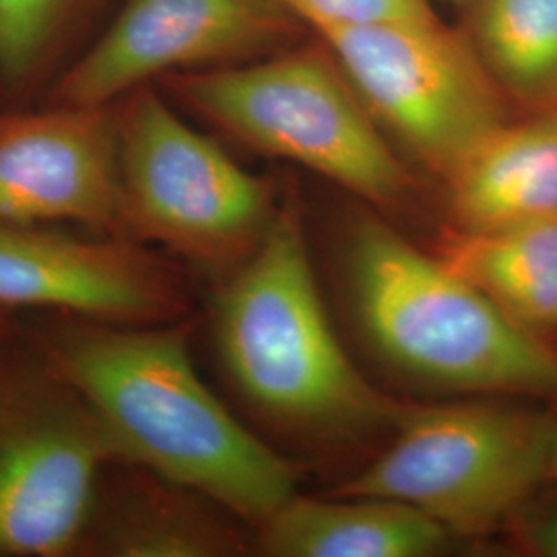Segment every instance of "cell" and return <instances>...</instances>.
<instances>
[{
  "label": "cell",
  "mask_w": 557,
  "mask_h": 557,
  "mask_svg": "<svg viewBox=\"0 0 557 557\" xmlns=\"http://www.w3.org/2000/svg\"><path fill=\"white\" fill-rule=\"evenodd\" d=\"M515 520L522 549L531 556L557 557V496L537 504L531 499Z\"/></svg>",
  "instance_id": "cell-19"
},
{
  "label": "cell",
  "mask_w": 557,
  "mask_h": 557,
  "mask_svg": "<svg viewBox=\"0 0 557 557\" xmlns=\"http://www.w3.org/2000/svg\"><path fill=\"white\" fill-rule=\"evenodd\" d=\"M186 308L178 273L145 244L57 225H0V310L160 324Z\"/></svg>",
  "instance_id": "cell-10"
},
{
  "label": "cell",
  "mask_w": 557,
  "mask_h": 557,
  "mask_svg": "<svg viewBox=\"0 0 557 557\" xmlns=\"http://www.w3.org/2000/svg\"><path fill=\"white\" fill-rule=\"evenodd\" d=\"M444 2H450L455 9H458V7H460L465 0H444Z\"/></svg>",
  "instance_id": "cell-23"
},
{
  "label": "cell",
  "mask_w": 557,
  "mask_h": 557,
  "mask_svg": "<svg viewBox=\"0 0 557 557\" xmlns=\"http://www.w3.org/2000/svg\"><path fill=\"white\" fill-rule=\"evenodd\" d=\"M299 27L277 0H120L44 100L112 106L170 75L275 54Z\"/></svg>",
  "instance_id": "cell-9"
},
{
  "label": "cell",
  "mask_w": 557,
  "mask_h": 557,
  "mask_svg": "<svg viewBox=\"0 0 557 557\" xmlns=\"http://www.w3.org/2000/svg\"><path fill=\"white\" fill-rule=\"evenodd\" d=\"M116 114L124 236L221 275L248 259L277 218L271 184L184 120L156 83L116 101Z\"/></svg>",
  "instance_id": "cell-5"
},
{
  "label": "cell",
  "mask_w": 557,
  "mask_h": 557,
  "mask_svg": "<svg viewBox=\"0 0 557 557\" xmlns=\"http://www.w3.org/2000/svg\"><path fill=\"white\" fill-rule=\"evenodd\" d=\"M120 0H0V87L11 108L50 91Z\"/></svg>",
  "instance_id": "cell-17"
},
{
  "label": "cell",
  "mask_w": 557,
  "mask_h": 557,
  "mask_svg": "<svg viewBox=\"0 0 557 557\" xmlns=\"http://www.w3.org/2000/svg\"><path fill=\"white\" fill-rule=\"evenodd\" d=\"M547 483H557V416H552L549 457H547Z\"/></svg>",
  "instance_id": "cell-20"
},
{
  "label": "cell",
  "mask_w": 557,
  "mask_h": 557,
  "mask_svg": "<svg viewBox=\"0 0 557 557\" xmlns=\"http://www.w3.org/2000/svg\"><path fill=\"white\" fill-rule=\"evenodd\" d=\"M7 108H11V103H9L7 96H4V91H2V87H0V114H2Z\"/></svg>",
  "instance_id": "cell-22"
},
{
  "label": "cell",
  "mask_w": 557,
  "mask_h": 557,
  "mask_svg": "<svg viewBox=\"0 0 557 557\" xmlns=\"http://www.w3.org/2000/svg\"><path fill=\"white\" fill-rule=\"evenodd\" d=\"M287 499L260 524L269 557H430L453 535L416 508L376 496Z\"/></svg>",
  "instance_id": "cell-13"
},
{
  "label": "cell",
  "mask_w": 557,
  "mask_h": 557,
  "mask_svg": "<svg viewBox=\"0 0 557 557\" xmlns=\"http://www.w3.org/2000/svg\"><path fill=\"white\" fill-rule=\"evenodd\" d=\"M458 32L508 103L557 110V0H465Z\"/></svg>",
  "instance_id": "cell-16"
},
{
  "label": "cell",
  "mask_w": 557,
  "mask_h": 557,
  "mask_svg": "<svg viewBox=\"0 0 557 557\" xmlns=\"http://www.w3.org/2000/svg\"><path fill=\"white\" fill-rule=\"evenodd\" d=\"M382 133L448 180L508 120V101L438 15L317 36Z\"/></svg>",
  "instance_id": "cell-8"
},
{
  "label": "cell",
  "mask_w": 557,
  "mask_h": 557,
  "mask_svg": "<svg viewBox=\"0 0 557 557\" xmlns=\"http://www.w3.org/2000/svg\"><path fill=\"white\" fill-rule=\"evenodd\" d=\"M552 416L506 403L407 407L395 440L341 496L403 502L453 537H483L547 483Z\"/></svg>",
  "instance_id": "cell-7"
},
{
  "label": "cell",
  "mask_w": 557,
  "mask_h": 557,
  "mask_svg": "<svg viewBox=\"0 0 557 557\" xmlns=\"http://www.w3.org/2000/svg\"><path fill=\"white\" fill-rule=\"evenodd\" d=\"M17 331V322L13 319V312L0 310V341L13 335Z\"/></svg>",
  "instance_id": "cell-21"
},
{
  "label": "cell",
  "mask_w": 557,
  "mask_h": 557,
  "mask_svg": "<svg viewBox=\"0 0 557 557\" xmlns=\"http://www.w3.org/2000/svg\"><path fill=\"white\" fill-rule=\"evenodd\" d=\"M341 262L359 329L397 372L453 393L557 398V349L508 319L374 211L354 213Z\"/></svg>",
  "instance_id": "cell-3"
},
{
  "label": "cell",
  "mask_w": 557,
  "mask_h": 557,
  "mask_svg": "<svg viewBox=\"0 0 557 557\" xmlns=\"http://www.w3.org/2000/svg\"><path fill=\"white\" fill-rule=\"evenodd\" d=\"M317 36L338 29L438 15L430 0H277Z\"/></svg>",
  "instance_id": "cell-18"
},
{
  "label": "cell",
  "mask_w": 557,
  "mask_h": 557,
  "mask_svg": "<svg viewBox=\"0 0 557 557\" xmlns=\"http://www.w3.org/2000/svg\"><path fill=\"white\" fill-rule=\"evenodd\" d=\"M161 89L262 156L292 161L366 202L395 207L413 188L393 140L319 40L262 59L178 73Z\"/></svg>",
  "instance_id": "cell-4"
},
{
  "label": "cell",
  "mask_w": 557,
  "mask_h": 557,
  "mask_svg": "<svg viewBox=\"0 0 557 557\" xmlns=\"http://www.w3.org/2000/svg\"><path fill=\"white\" fill-rule=\"evenodd\" d=\"M0 225H75L126 238L116 103H44L0 114Z\"/></svg>",
  "instance_id": "cell-11"
},
{
  "label": "cell",
  "mask_w": 557,
  "mask_h": 557,
  "mask_svg": "<svg viewBox=\"0 0 557 557\" xmlns=\"http://www.w3.org/2000/svg\"><path fill=\"white\" fill-rule=\"evenodd\" d=\"M103 423L32 333L0 341V557L77 556L106 469Z\"/></svg>",
  "instance_id": "cell-6"
},
{
  "label": "cell",
  "mask_w": 557,
  "mask_h": 557,
  "mask_svg": "<svg viewBox=\"0 0 557 557\" xmlns=\"http://www.w3.org/2000/svg\"><path fill=\"white\" fill-rule=\"evenodd\" d=\"M446 182L460 230L557 218V110L506 120Z\"/></svg>",
  "instance_id": "cell-14"
},
{
  "label": "cell",
  "mask_w": 557,
  "mask_h": 557,
  "mask_svg": "<svg viewBox=\"0 0 557 557\" xmlns=\"http://www.w3.org/2000/svg\"><path fill=\"white\" fill-rule=\"evenodd\" d=\"M29 333L91 405L119 462L190 487L257 527L296 494L289 462L200 379L188 324L50 314Z\"/></svg>",
  "instance_id": "cell-1"
},
{
  "label": "cell",
  "mask_w": 557,
  "mask_h": 557,
  "mask_svg": "<svg viewBox=\"0 0 557 557\" xmlns=\"http://www.w3.org/2000/svg\"><path fill=\"white\" fill-rule=\"evenodd\" d=\"M234 518L190 487L112 462L101 478L77 556H242L246 543Z\"/></svg>",
  "instance_id": "cell-12"
},
{
  "label": "cell",
  "mask_w": 557,
  "mask_h": 557,
  "mask_svg": "<svg viewBox=\"0 0 557 557\" xmlns=\"http://www.w3.org/2000/svg\"><path fill=\"white\" fill-rule=\"evenodd\" d=\"M213 335L239 395L283 428L349 440L395 430L407 409L372 388L341 347L294 209H278L250 257L223 275Z\"/></svg>",
  "instance_id": "cell-2"
},
{
  "label": "cell",
  "mask_w": 557,
  "mask_h": 557,
  "mask_svg": "<svg viewBox=\"0 0 557 557\" xmlns=\"http://www.w3.org/2000/svg\"><path fill=\"white\" fill-rule=\"evenodd\" d=\"M438 257L518 326L557 338V218L460 230Z\"/></svg>",
  "instance_id": "cell-15"
}]
</instances>
